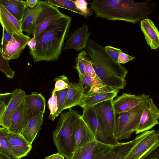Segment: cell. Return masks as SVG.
<instances>
[{
    "label": "cell",
    "mask_w": 159,
    "mask_h": 159,
    "mask_svg": "<svg viewBox=\"0 0 159 159\" xmlns=\"http://www.w3.org/2000/svg\"><path fill=\"white\" fill-rule=\"evenodd\" d=\"M154 2H136L128 0H96L90 7L97 17L109 20H121L135 24L147 18L155 8Z\"/></svg>",
    "instance_id": "1"
},
{
    "label": "cell",
    "mask_w": 159,
    "mask_h": 159,
    "mask_svg": "<svg viewBox=\"0 0 159 159\" xmlns=\"http://www.w3.org/2000/svg\"><path fill=\"white\" fill-rule=\"evenodd\" d=\"M72 17L66 15L48 27L35 38V50L29 54L35 63L41 61H57L62 51Z\"/></svg>",
    "instance_id": "2"
},
{
    "label": "cell",
    "mask_w": 159,
    "mask_h": 159,
    "mask_svg": "<svg viewBox=\"0 0 159 159\" xmlns=\"http://www.w3.org/2000/svg\"><path fill=\"white\" fill-rule=\"evenodd\" d=\"M60 114L55 130L53 132V143L58 153L67 159L72 155L75 149V127L80 116L71 108Z\"/></svg>",
    "instance_id": "3"
},
{
    "label": "cell",
    "mask_w": 159,
    "mask_h": 159,
    "mask_svg": "<svg viewBox=\"0 0 159 159\" xmlns=\"http://www.w3.org/2000/svg\"><path fill=\"white\" fill-rule=\"evenodd\" d=\"M144 105L145 102H142L127 111L118 114L115 134V137L118 141L129 139L135 131Z\"/></svg>",
    "instance_id": "4"
},
{
    "label": "cell",
    "mask_w": 159,
    "mask_h": 159,
    "mask_svg": "<svg viewBox=\"0 0 159 159\" xmlns=\"http://www.w3.org/2000/svg\"><path fill=\"white\" fill-rule=\"evenodd\" d=\"M83 109L82 117L93 134L96 140L113 146L119 143L115 136L105 128L92 106Z\"/></svg>",
    "instance_id": "5"
},
{
    "label": "cell",
    "mask_w": 159,
    "mask_h": 159,
    "mask_svg": "<svg viewBox=\"0 0 159 159\" xmlns=\"http://www.w3.org/2000/svg\"><path fill=\"white\" fill-rule=\"evenodd\" d=\"M42 9L35 22L33 37H38L48 27L66 15L61 13L58 7L51 5L48 0H39Z\"/></svg>",
    "instance_id": "6"
},
{
    "label": "cell",
    "mask_w": 159,
    "mask_h": 159,
    "mask_svg": "<svg viewBox=\"0 0 159 159\" xmlns=\"http://www.w3.org/2000/svg\"><path fill=\"white\" fill-rule=\"evenodd\" d=\"M159 110L154 104L153 99L149 98L145 102L139 124L135 134L143 132L152 129L155 125L159 124Z\"/></svg>",
    "instance_id": "7"
},
{
    "label": "cell",
    "mask_w": 159,
    "mask_h": 159,
    "mask_svg": "<svg viewBox=\"0 0 159 159\" xmlns=\"http://www.w3.org/2000/svg\"><path fill=\"white\" fill-rule=\"evenodd\" d=\"M113 101L107 100L92 106L105 128L115 136L116 117Z\"/></svg>",
    "instance_id": "8"
},
{
    "label": "cell",
    "mask_w": 159,
    "mask_h": 159,
    "mask_svg": "<svg viewBox=\"0 0 159 159\" xmlns=\"http://www.w3.org/2000/svg\"><path fill=\"white\" fill-rule=\"evenodd\" d=\"M159 140V130H151L150 133L137 143L125 159H141Z\"/></svg>",
    "instance_id": "9"
},
{
    "label": "cell",
    "mask_w": 159,
    "mask_h": 159,
    "mask_svg": "<svg viewBox=\"0 0 159 159\" xmlns=\"http://www.w3.org/2000/svg\"><path fill=\"white\" fill-rule=\"evenodd\" d=\"M150 95L145 93L134 95L123 93L113 101V107L116 114L127 111L142 102H145Z\"/></svg>",
    "instance_id": "10"
},
{
    "label": "cell",
    "mask_w": 159,
    "mask_h": 159,
    "mask_svg": "<svg viewBox=\"0 0 159 159\" xmlns=\"http://www.w3.org/2000/svg\"><path fill=\"white\" fill-rule=\"evenodd\" d=\"M90 34L88 25L83 24L67 36L62 51L74 49L77 51L84 49Z\"/></svg>",
    "instance_id": "11"
},
{
    "label": "cell",
    "mask_w": 159,
    "mask_h": 159,
    "mask_svg": "<svg viewBox=\"0 0 159 159\" xmlns=\"http://www.w3.org/2000/svg\"><path fill=\"white\" fill-rule=\"evenodd\" d=\"M26 95L25 92L20 89H16L11 93L2 120L0 123L1 126L9 128L12 117L24 101Z\"/></svg>",
    "instance_id": "12"
},
{
    "label": "cell",
    "mask_w": 159,
    "mask_h": 159,
    "mask_svg": "<svg viewBox=\"0 0 159 159\" xmlns=\"http://www.w3.org/2000/svg\"><path fill=\"white\" fill-rule=\"evenodd\" d=\"M31 39L29 36L23 33L13 34L4 53L2 54L4 57L8 60L18 58Z\"/></svg>",
    "instance_id": "13"
},
{
    "label": "cell",
    "mask_w": 159,
    "mask_h": 159,
    "mask_svg": "<svg viewBox=\"0 0 159 159\" xmlns=\"http://www.w3.org/2000/svg\"><path fill=\"white\" fill-rule=\"evenodd\" d=\"M7 138L12 154L16 159L26 156L31 150L32 144L20 134L9 131Z\"/></svg>",
    "instance_id": "14"
},
{
    "label": "cell",
    "mask_w": 159,
    "mask_h": 159,
    "mask_svg": "<svg viewBox=\"0 0 159 159\" xmlns=\"http://www.w3.org/2000/svg\"><path fill=\"white\" fill-rule=\"evenodd\" d=\"M111 146L95 140L75 150L69 159H94L103 150Z\"/></svg>",
    "instance_id": "15"
},
{
    "label": "cell",
    "mask_w": 159,
    "mask_h": 159,
    "mask_svg": "<svg viewBox=\"0 0 159 159\" xmlns=\"http://www.w3.org/2000/svg\"><path fill=\"white\" fill-rule=\"evenodd\" d=\"M75 138L74 151L85 144L96 140L93 134L81 115L75 124Z\"/></svg>",
    "instance_id": "16"
},
{
    "label": "cell",
    "mask_w": 159,
    "mask_h": 159,
    "mask_svg": "<svg viewBox=\"0 0 159 159\" xmlns=\"http://www.w3.org/2000/svg\"><path fill=\"white\" fill-rule=\"evenodd\" d=\"M78 83L70 82L67 93L65 109L79 105L84 94L85 88L82 75L79 74Z\"/></svg>",
    "instance_id": "17"
},
{
    "label": "cell",
    "mask_w": 159,
    "mask_h": 159,
    "mask_svg": "<svg viewBox=\"0 0 159 159\" xmlns=\"http://www.w3.org/2000/svg\"><path fill=\"white\" fill-rule=\"evenodd\" d=\"M30 119L24 100L12 117L9 131L20 134Z\"/></svg>",
    "instance_id": "18"
},
{
    "label": "cell",
    "mask_w": 159,
    "mask_h": 159,
    "mask_svg": "<svg viewBox=\"0 0 159 159\" xmlns=\"http://www.w3.org/2000/svg\"><path fill=\"white\" fill-rule=\"evenodd\" d=\"M142 31L147 43L152 50L159 48V31L152 21L146 18L140 22Z\"/></svg>",
    "instance_id": "19"
},
{
    "label": "cell",
    "mask_w": 159,
    "mask_h": 159,
    "mask_svg": "<svg viewBox=\"0 0 159 159\" xmlns=\"http://www.w3.org/2000/svg\"><path fill=\"white\" fill-rule=\"evenodd\" d=\"M24 101L31 119L41 112L44 113L45 99L41 93L33 92L29 95H26Z\"/></svg>",
    "instance_id": "20"
},
{
    "label": "cell",
    "mask_w": 159,
    "mask_h": 159,
    "mask_svg": "<svg viewBox=\"0 0 159 159\" xmlns=\"http://www.w3.org/2000/svg\"><path fill=\"white\" fill-rule=\"evenodd\" d=\"M0 21L2 28L10 34L12 35L22 33L21 21L16 18L1 5Z\"/></svg>",
    "instance_id": "21"
},
{
    "label": "cell",
    "mask_w": 159,
    "mask_h": 159,
    "mask_svg": "<svg viewBox=\"0 0 159 159\" xmlns=\"http://www.w3.org/2000/svg\"><path fill=\"white\" fill-rule=\"evenodd\" d=\"M41 9L39 1L35 7L26 8L21 22V30L22 32H25L28 36L34 35L36 18Z\"/></svg>",
    "instance_id": "22"
},
{
    "label": "cell",
    "mask_w": 159,
    "mask_h": 159,
    "mask_svg": "<svg viewBox=\"0 0 159 159\" xmlns=\"http://www.w3.org/2000/svg\"><path fill=\"white\" fill-rule=\"evenodd\" d=\"M43 114L41 112L31 118L20 134L32 144L42 128Z\"/></svg>",
    "instance_id": "23"
},
{
    "label": "cell",
    "mask_w": 159,
    "mask_h": 159,
    "mask_svg": "<svg viewBox=\"0 0 159 159\" xmlns=\"http://www.w3.org/2000/svg\"><path fill=\"white\" fill-rule=\"evenodd\" d=\"M119 90L93 94L86 95L84 94L79 106L82 108L94 106L106 100L113 99L117 95Z\"/></svg>",
    "instance_id": "24"
},
{
    "label": "cell",
    "mask_w": 159,
    "mask_h": 159,
    "mask_svg": "<svg viewBox=\"0 0 159 159\" xmlns=\"http://www.w3.org/2000/svg\"><path fill=\"white\" fill-rule=\"evenodd\" d=\"M2 6L11 14L22 22L26 7L22 0H0Z\"/></svg>",
    "instance_id": "25"
},
{
    "label": "cell",
    "mask_w": 159,
    "mask_h": 159,
    "mask_svg": "<svg viewBox=\"0 0 159 159\" xmlns=\"http://www.w3.org/2000/svg\"><path fill=\"white\" fill-rule=\"evenodd\" d=\"M8 129L0 128V155L3 159H16L13 156L7 139Z\"/></svg>",
    "instance_id": "26"
},
{
    "label": "cell",
    "mask_w": 159,
    "mask_h": 159,
    "mask_svg": "<svg viewBox=\"0 0 159 159\" xmlns=\"http://www.w3.org/2000/svg\"><path fill=\"white\" fill-rule=\"evenodd\" d=\"M48 2L54 6L67 9L87 18L86 15L76 6L74 1L69 0H48Z\"/></svg>",
    "instance_id": "27"
},
{
    "label": "cell",
    "mask_w": 159,
    "mask_h": 159,
    "mask_svg": "<svg viewBox=\"0 0 159 159\" xmlns=\"http://www.w3.org/2000/svg\"><path fill=\"white\" fill-rule=\"evenodd\" d=\"M48 105L50 110L49 118L53 121L57 117V113L58 109L57 97L56 92L52 91L51 96L48 101Z\"/></svg>",
    "instance_id": "28"
},
{
    "label": "cell",
    "mask_w": 159,
    "mask_h": 159,
    "mask_svg": "<svg viewBox=\"0 0 159 159\" xmlns=\"http://www.w3.org/2000/svg\"><path fill=\"white\" fill-rule=\"evenodd\" d=\"M8 61L4 57L0 49V70L4 73L7 77L12 79L15 73L10 68Z\"/></svg>",
    "instance_id": "29"
},
{
    "label": "cell",
    "mask_w": 159,
    "mask_h": 159,
    "mask_svg": "<svg viewBox=\"0 0 159 159\" xmlns=\"http://www.w3.org/2000/svg\"><path fill=\"white\" fill-rule=\"evenodd\" d=\"M67 90L68 88H67L56 92L58 107L57 113V117L62 111L65 110Z\"/></svg>",
    "instance_id": "30"
},
{
    "label": "cell",
    "mask_w": 159,
    "mask_h": 159,
    "mask_svg": "<svg viewBox=\"0 0 159 159\" xmlns=\"http://www.w3.org/2000/svg\"><path fill=\"white\" fill-rule=\"evenodd\" d=\"M55 81V87L53 91L61 90L68 88L70 82L67 77L63 75L55 78L54 80Z\"/></svg>",
    "instance_id": "31"
},
{
    "label": "cell",
    "mask_w": 159,
    "mask_h": 159,
    "mask_svg": "<svg viewBox=\"0 0 159 159\" xmlns=\"http://www.w3.org/2000/svg\"><path fill=\"white\" fill-rule=\"evenodd\" d=\"M83 58L84 64L86 75L92 77H94L96 75L92 66V63L89 59L87 54L84 50L80 52Z\"/></svg>",
    "instance_id": "32"
},
{
    "label": "cell",
    "mask_w": 159,
    "mask_h": 159,
    "mask_svg": "<svg viewBox=\"0 0 159 159\" xmlns=\"http://www.w3.org/2000/svg\"><path fill=\"white\" fill-rule=\"evenodd\" d=\"M82 76L85 89L89 87L91 88L97 84L106 85L97 75L94 77H90L86 74L82 75Z\"/></svg>",
    "instance_id": "33"
},
{
    "label": "cell",
    "mask_w": 159,
    "mask_h": 159,
    "mask_svg": "<svg viewBox=\"0 0 159 159\" xmlns=\"http://www.w3.org/2000/svg\"><path fill=\"white\" fill-rule=\"evenodd\" d=\"M115 89L106 85L99 84L90 88L89 90L85 94L86 95L93 94L111 91Z\"/></svg>",
    "instance_id": "34"
},
{
    "label": "cell",
    "mask_w": 159,
    "mask_h": 159,
    "mask_svg": "<svg viewBox=\"0 0 159 159\" xmlns=\"http://www.w3.org/2000/svg\"><path fill=\"white\" fill-rule=\"evenodd\" d=\"M77 7L83 12L87 17L92 15L93 12V10L91 7H88V4L84 0H76L74 1Z\"/></svg>",
    "instance_id": "35"
},
{
    "label": "cell",
    "mask_w": 159,
    "mask_h": 159,
    "mask_svg": "<svg viewBox=\"0 0 159 159\" xmlns=\"http://www.w3.org/2000/svg\"><path fill=\"white\" fill-rule=\"evenodd\" d=\"M115 146H110L103 150L94 159H110L115 153Z\"/></svg>",
    "instance_id": "36"
},
{
    "label": "cell",
    "mask_w": 159,
    "mask_h": 159,
    "mask_svg": "<svg viewBox=\"0 0 159 159\" xmlns=\"http://www.w3.org/2000/svg\"><path fill=\"white\" fill-rule=\"evenodd\" d=\"M12 35L7 32L4 28H3V33L1 43V49L2 54L4 53L10 41Z\"/></svg>",
    "instance_id": "37"
},
{
    "label": "cell",
    "mask_w": 159,
    "mask_h": 159,
    "mask_svg": "<svg viewBox=\"0 0 159 159\" xmlns=\"http://www.w3.org/2000/svg\"><path fill=\"white\" fill-rule=\"evenodd\" d=\"M159 159V140L155 146L147 152L141 159Z\"/></svg>",
    "instance_id": "38"
},
{
    "label": "cell",
    "mask_w": 159,
    "mask_h": 159,
    "mask_svg": "<svg viewBox=\"0 0 159 159\" xmlns=\"http://www.w3.org/2000/svg\"><path fill=\"white\" fill-rule=\"evenodd\" d=\"M105 49L107 54L115 61L118 62V56L121 50L111 46L105 47Z\"/></svg>",
    "instance_id": "39"
},
{
    "label": "cell",
    "mask_w": 159,
    "mask_h": 159,
    "mask_svg": "<svg viewBox=\"0 0 159 159\" xmlns=\"http://www.w3.org/2000/svg\"><path fill=\"white\" fill-rule=\"evenodd\" d=\"M76 66H74L78 71V74L82 75L86 74L85 67L82 57L80 53L78 55L77 58H75Z\"/></svg>",
    "instance_id": "40"
},
{
    "label": "cell",
    "mask_w": 159,
    "mask_h": 159,
    "mask_svg": "<svg viewBox=\"0 0 159 159\" xmlns=\"http://www.w3.org/2000/svg\"><path fill=\"white\" fill-rule=\"evenodd\" d=\"M135 58V57L129 55L122 51L119 53L118 59V62L120 64H125L129 61Z\"/></svg>",
    "instance_id": "41"
},
{
    "label": "cell",
    "mask_w": 159,
    "mask_h": 159,
    "mask_svg": "<svg viewBox=\"0 0 159 159\" xmlns=\"http://www.w3.org/2000/svg\"><path fill=\"white\" fill-rule=\"evenodd\" d=\"M7 108V105L2 100H0V123L2 120Z\"/></svg>",
    "instance_id": "42"
},
{
    "label": "cell",
    "mask_w": 159,
    "mask_h": 159,
    "mask_svg": "<svg viewBox=\"0 0 159 159\" xmlns=\"http://www.w3.org/2000/svg\"><path fill=\"white\" fill-rule=\"evenodd\" d=\"M38 0H26L23 1V3L26 7L32 8L35 7L38 3Z\"/></svg>",
    "instance_id": "43"
},
{
    "label": "cell",
    "mask_w": 159,
    "mask_h": 159,
    "mask_svg": "<svg viewBox=\"0 0 159 159\" xmlns=\"http://www.w3.org/2000/svg\"><path fill=\"white\" fill-rule=\"evenodd\" d=\"M36 45L35 39L34 37L29 41L27 44L30 51H34L35 50Z\"/></svg>",
    "instance_id": "44"
},
{
    "label": "cell",
    "mask_w": 159,
    "mask_h": 159,
    "mask_svg": "<svg viewBox=\"0 0 159 159\" xmlns=\"http://www.w3.org/2000/svg\"><path fill=\"white\" fill-rule=\"evenodd\" d=\"M64 157L58 153L51 155L44 159H65Z\"/></svg>",
    "instance_id": "45"
},
{
    "label": "cell",
    "mask_w": 159,
    "mask_h": 159,
    "mask_svg": "<svg viewBox=\"0 0 159 159\" xmlns=\"http://www.w3.org/2000/svg\"><path fill=\"white\" fill-rule=\"evenodd\" d=\"M0 159H3V157H2L1 156H0Z\"/></svg>",
    "instance_id": "46"
},
{
    "label": "cell",
    "mask_w": 159,
    "mask_h": 159,
    "mask_svg": "<svg viewBox=\"0 0 159 159\" xmlns=\"http://www.w3.org/2000/svg\"><path fill=\"white\" fill-rule=\"evenodd\" d=\"M157 159L152 158V159Z\"/></svg>",
    "instance_id": "47"
},
{
    "label": "cell",
    "mask_w": 159,
    "mask_h": 159,
    "mask_svg": "<svg viewBox=\"0 0 159 159\" xmlns=\"http://www.w3.org/2000/svg\"><path fill=\"white\" fill-rule=\"evenodd\" d=\"M21 159V158H20V159Z\"/></svg>",
    "instance_id": "48"
}]
</instances>
